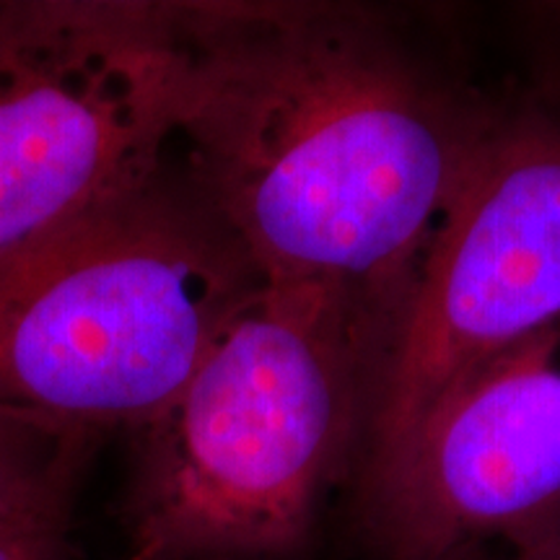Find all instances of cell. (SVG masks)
<instances>
[{
  "mask_svg": "<svg viewBox=\"0 0 560 560\" xmlns=\"http://www.w3.org/2000/svg\"><path fill=\"white\" fill-rule=\"evenodd\" d=\"M185 177L272 283L332 285L395 322L490 102L376 13L185 3Z\"/></svg>",
  "mask_w": 560,
  "mask_h": 560,
  "instance_id": "obj_1",
  "label": "cell"
},
{
  "mask_svg": "<svg viewBox=\"0 0 560 560\" xmlns=\"http://www.w3.org/2000/svg\"><path fill=\"white\" fill-rule=\"evenodd\" d=\"M392 317L355 293L272 283L174 400L130 433L128 560H272L359 465Z\"/></svg>",
  "mask_w": 560,
  "mask_h": 560,
  "instance_id": "obj_2",
  "label": "cell"
},
{
  "mask_svg": "<svg viewBox=\"0 0 560 560\" xmlns=\"http://www.w3.org/2000/svg\"><path fill=\"white\" fill-rule=\"evenodd\" d=\"M265 278L182 174L0 252V410L96 441L174 400Z\"/></svg>",
  "mask_w": 560,
  "mask_h": 560,
  "instance_id": "obj_3",
  "label": "cell"
},
{
  "mask_svg": "<svg viewBox=\"0 0 560 560\" xmlns=\"http://www.w3.org/2000/svg\"><path fill=\"white\" fill-rule=\"evenodd\" d=\"M185 3H0V252L166 172L190 83Z\"/></svg>",
  "mask_w": 560,
  "mask_h": 560,
  "instance_id": "obj_4",
  "label": "cell"
},
{
  "mask_svg": "<svg viewBox=\"0 0 560 560\" xmlns=\"http://www.w3.org/2000/svg\"><path fill=\"white\" fill-rule=\"evenodd\" d=\"M556 319L560 60L490 102L392 322L361 457L400 439L462 374Z\"/></svg>",
  "mask_w": 560,
  "mask_h": 560,
  "instance_id": "obj_5",
  "label": "cell"
},
{
  "mask_svg": "<svg viewBox=\"0 0 560 560\" xmlns=\"http://www.w3.org/2000/svg\"><path fill=\"white\" fill-rule=\"evenodd\" d=\"M355 470L389 560H475L560 520V319L462 374Z\"/></svg>",
  "mask_w": 560,
  "mask_h": 560,
  "instance_id": "obj_6",
  "label": "cell"
},
{
  "mask_svg": "<svg viewBox=\"0 0 560 560\" xmlns=\"http://www.w3.org/2000/svg\"><path fill=\"white\" fill-rule=\"evenodd\" d=\"M94 441L0 410V514L81 470Z\"/></svg>",
  "mask_w": 560,
  "mask_h": 560,
  "instance_id": "obj_7",
  "label": "cell"
},
{
  "mask_svg": "<svg viewBox=\"0 0 560 560\" xmlns=\"http://www.w3.org/2000/svg\"><path fill=\"white\" fill-rule=\"evenodd\" d=\"M81 470L0 514V560H68L70 509Z\"/></svg>",
  "mask_w": 560,
  "mask_h": 560,
  "instance_id": "obj_8",
  "label": "cell"
},
{
  "mask_svg": "<svg viewBox=\"0 0 560 560\" xmlns=\"http://www.w3.org/2000/svg\"><path fill=\"white\" fill-rule=\"evenodd\" d=\"M503 560H560V520L509 545Z\"/></svg>",
  "mask_w": 560,
  "mask_h": 560,
  "instance_id": "obj_9",
  "label": "cell"
}]
</instances>
